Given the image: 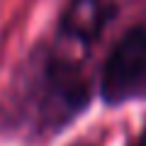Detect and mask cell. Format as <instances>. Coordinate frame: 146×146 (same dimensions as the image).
Masks as SVG:
<instances>
[{
  "instance_id": "cell-2",
  "label": "cell",
  "mask_w": 146,
  "mask_h": 146,
  "mask_svg": "<svg viewBox=\"0 0 146 146\" xmlns=\"http://www.w3.org/2000/svg\"><path fill=\"white\" fill-rule=\"evenodd\" d=\"M136 146H146V131H144V134L139 136V141H136Z\"/></svg>"
},
{
  "instance_id": "cell-1",
  "label": "cell",
  "mask_w": 146,
  "mask_h": 146,
  "mask_svg": "<svg viewBox=\"0 0 146 146\" xmlns=\"http://www.w3.org/2000/svg\"><path fill=\"white\" fill-rule=\"evenodd\" d=\"M146 90V29L134 27L115 44L100 80L107 105H124Z\"/></svg>"
}]
</instances>
